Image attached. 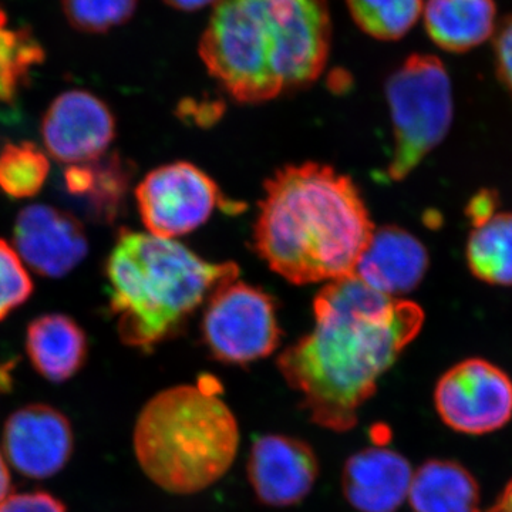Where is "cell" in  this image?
<instances>
[{
  "instance_id": "1",
  "label": "cell",
  "mask_w": 512,
  "mask_h": 512,
  "mask_svg": "<svg viewBox=\"0 0 512 512\" xmlns=\"http://www.w3.org/2000/svg\"><path fill=\"white\" fill-rule=\"evenodd\" d=\"M315 326L278 357L313 423L345 433L377 383L421 330L423 309L384 295L356 275L329 282L313 303Z\"/></svg>"
},
{
  "instance_id": "2",
  "label": "cell",
  "mask_w": 512,
  "mask_h": 512,
  "mask_svg": "<svg viewBox=\"0 0 512 512\" xmlns=\"http://www.w3.org/2000/svg\"><path fill=\"white\" fill-rule=\"evenodd\" d=\"M375 225L359 188L330 165H286L265 183L254 228L256 251L295 285L355 275Z\"/></svg>"
},
{
  "instance_id": "3",
  "label": "cell",
  "mask_w": 512,
  "mask_h": 512,
  "mask_svg": "<svg viewBox=\"0 0 512 512\" xmlns=\"http://www.w3.org/2000/svg\"><path fill=\"white\" fill-rule=\"evenodd\" d=\"M330 43L326 0H220L200 56L232 99L255 104L315 83Z\"/></svg>"
},
{
  "instance_id": "4",
  "label": "cell",
  "mask_w": 512,
  "mask_h": 512,
  "mask_svg": "<svg viewBox=\"0 0 512 512\" xmlns=\"http://www.w3.org/2000/svg\"><path fill=\"white\" fill-rule=\"evenodd\" d=\"M104 275L121 342L148 352L180 332L221 286L238 279L239 268L205 261L174 239L121 229Z\"/></svg>"
},
{
  "instance_id": "5",
  "label": "cell",
  "mask_w": 512,
  "mask_h": 512,
  "mask_svg": "<svg viewBox=\"0 0 512 512\" xmlns=\"http://www.w3.org/2000/svg\"><path fill=\"white\" fill-rule=\"evenodd\" d=\"M141 470L173 494H195L227 473L237 456V419L217 382L170 387L148 400L133 436Z\"/></svg>"
},
{
  "instance_id": "6",
  "label": "cell",
  "mask_w": 512,
  "mask_h": 512,
  "mask_svg": "<svg viewBox=\"0 0 512 512\" xmlns=\"http://www.w3.org/2000/svg\"><path fill=\"white\" fill-rule=\"evenodd\" d=\"M386 97L394 136L387 174L402 181L450 131L454 101L446 66L436 56L407 57L390 74Z\"/></svg>"
},
{
  "instance_id": "7",
  "label": "cell",
  "mask_w": 512,
  "mask_h": 512,
  "mask_svg": "<svg viewBox=\"0 0 512 512\" xmlns=\"http://www.w3.org/2000/svg\"><path fill=\"white\" fill-rule=\"evenodd\" d=\"M202 335L211 355L228 365L269 356L281 343L275 303L262 289L228 282L208 299Z\"/></svg>"
},
{
  "instance_id": "8",
  "label": "cell",
  "mask_w": 512,
  "mask_h": 512,
  "mask_svg": "<svg viewBox=\"0 0 512 512\" xmlns=\"http://www.w3.org/2000/svg\"><path fill=\"white\" fill-rule=\"evenodd\" d=\"M141 221L148 234L174 239L210 220L217 208L229 210L217 183L197 165L178 161L148 173L136 188Z\"/></svg>"
},
{
  "instance_id": "9",
  "label": "cell",
  "mask_w": 512,
  "mask_h": 512,
  "mask_svg": "<svg viewBox=\"0 0 512 512\" xmlns=\"http://www.w3.org/2000/svg\"><path fill=\"white\" fill-rule=\"evenodd\" d=\"M434 406L443 423L457 433H494L512 419V380L488 360H463L440 377Z\"/></svg>"
},
{
  "instance_id": "10",
  "label": "cell",
  "mask_w": 512,
  "mask_h": 512,
  "mask_svg": "<svg viewBox=\"0 0 512 512\" xmlns=\"http://www.w3.org/2000/svg\"><path fill=\"white\" fill-rule=\"evenodd\" d=\"M116 117L106 101L87 90H67L47 107L40 134L47 153L63 164L103 157L116 138Z\"/></svg>"
},
{
  "instance_id": "11",
  "label": "cell",
  "mask_w": 512,
  "mask_h": 512,
  "mask_svg": "<svg viewBox=\"0 0 512 512\" xmlns=\"http://www.w3.org/2000/svg\"><path fill=\"white\" fill-rule=\"evenodd\" d=\"M73 450L70 420L49 404L20 407L3 427V456L19 474L32 480L56 476L69 463Z\"/></svg>"
},
{
  "instance_id": "12",
  "label": "cell",
  "mask_w": 512,
  "mask_h": 512,
  "mask_svg": "<svg viewBox=\"0 0 512 512\" xmlns=\"http://www.w3.org/2000/svg\"><path fill=\"white\" fill-rule=\"evenodd\" d=\"M13 242L29 268L47 278L70 274L89 251L82 222L70 212L43 204L19 212Z\"/></svg>"
},
{
  "instance_id": "13",
  "label": "cell",
  "mask_w": 512,
  "mask_h": 512,
  "mask_svg": "<svg viewBox=\"0 0 512 512\" xmlns=\"http://www.w3.org/2000/svg\"><path fill=\"white\" fill-rule=\"evenodd\" d=\"M248 478L256 498L269 507L301 503L319 474L318 457L306 441L284 434L255 440L248 458Z\"/></svg>"
},
{
  "instance_id": "14",
  "label": "cell",
  "mask_w": 512,
  "mask_h": 512,
  "mask_svg": "<svg viewBox=\"0 0 512 512\" xmlns=\"http://www.w3.org/2000/svg\"><path fill=\"white\" fill-rule=\"evenodd\" d=\"M413 470L409 461L390 448L370 447L346 461L342 490L359 512H396L409 498Z\"/></svg>"
},
{
  "instance_id": "15",
  "label": "cell",
  "mask_w": 512,
  "mask_h": 512,
  "mask_svg": "<svg viewBox=\"0 0 512 512\" xmlns=\"http://www.w3.org/2000/svg\"><path fill=\"white\" fill-rule=\"evenodd\" d=\"M429 268V254L423 244L399 227L375 229L359 262L355 275L384 295L412 292L423 281Z\"/></svg>"
},
{
  "instance_id": "16",
  "label": "cell",
  "mask_w": 512,
  "mask_h": 512,
  "mask_svg": "<svg viewBox=\"0 0 512 512\" xmlns=\"http://www.w3.org/2000/svg\"><path fill=\"white\" fill-rule=\"evenodd\" d=\"M131 183V168L117 153L69 165L63 187L87 220L111 224L119 217Z\"/></svg>"
},
{
  "instance_id": "17",
  "label": "cell",
  "mask_w": 512,
  "mask_h": 512,
  "mask_svg": "<svg viewBox=\"0 0 512 512\" xmlns=\"http://www.w3.org/2000/svg\"><path fill=\"white\" fill-rule=\"evenodd\" d=\"M26 352L40 376L52 383H63L86 365L89 339L70 316L47 313L29 323Z\"/></svg>"
},
{
  "instance_id": "18",
  "label": "cell",
  "mask_w": 512,
  "mask_h": 512,
  "mask_svg": "<svg viewBox=\"0 0 512 512\" xmlns=\"http://www.w3.org/2000/svg\"><path fill=\"white\" fill-rule=\"evenodd\" d=\"M424 26L431 42L448 53H466L495 33L494 0H427Z\"/></svg>"
},
{
  "instance_id": "19",
  "label": "cell",
  "mask_w": 512,
  "mask_h": 512,
  "mask_svg": "<svg viewBox=\"0 0 512 512\" xmlns=\"http://www.w3.org/2000/svg\"><path fill=\"white\" fill-rule=\"evenodd\" d=\"M409 501L413 512H481L476 478L450 460H430L414 471Z\"/></svg>"
},
{
  "instance_id": "20",
  "label": "cell",
  "mask_w": 512,
  "mask_h": 512,
  "mask_svg": "<svg viewBox=\"0 0 512 512\" xmlns=\"http://www.w3.org/2000/svg\"><path fill=\"white\" fill-rule=\"evenodd\" d=\"M471 274L498 286H512V214L495 212L473 225L467 242Z\"/></svg>"
},
{
  "instance_id": "21",
  "label": "cell",
  "mask_w": 512,
  "mask_h": 512,
  "mask_svg": "<svg viewBox=\"0 0 512 512\" xmlns=\"http://www.w3.org/2000/svg\"><path fill=\"white\" fill-rule=\"evenodd\" d=\"M350 15L366 35L390 42L406 36L423 13V0H348Z\"/></svg>"
},
{
  "instance_id": "22",
  "label": "cell",
  "mask_w": 512,
  "mask_h": 512,
  "mask_svg": "<svg viewBox=\"0 0 512 512\" xmlns=\"http://www.w3.org/2000/svg\"><path fill=\"white\" fill-rule=\"evenodd\" d=\"M50 163L29 141L9 143L0 151V190L15 200L35 197L45 187Z\"/></svg>"
},
{
  "instance_id": "23",
  "label": "cell",
  "mask_w": 512,
  "mask_h": 512,
  "mask_svg": "<svg viewBox=\"0 0 512 512\" xmlns=\"http://www.w3.org/2000/svg\"><path fill=\"white\" fill-rule=\"evenodd\" d=\"M64 18L77 32L101 35L127 23L138 0H60Z\"/></svg>"
},
{
  "instance_id": "24",
  "label": "cell",
  "mask_w": 512,
  "mask_h": 512,
  "mask_svg": "<svg viewBox=\"0 0 512 512\" xmlns=\"http://www.w3.org/2000/svg\"><path fill=\"white\" fill-rule=\"evenodd\" d=\"M32 293L33 282L22 258L0 239V322L28 302Z\"/></svg>"
},
{
  "instance_id": "25",
  "label": "cell",
  "mask_w": 512,
  "mask_h": 512,
  "mask_svg": "<svg viewBox=\"0 0 512 512\" xmlns=\"http://www.w3.org/2000/svg\"><path fill=\"white\" fill-rule=\"evenodd\" d=\"M0 512H67L62 501L45 491L10 494L0 503Z\"/></svg>"
},
{
  "instance_id": "26",
  "label": "cell",
  "mask_w": 512,
  "mask_h": 512,
  "mask_svg": "<svg viewBox=\"0 0 512 512\" xmlns=\"http://www.w3.org/2000/svg\"><path fill=\"white\" fill-rule=\"evenodd\" d=\"M494 63L498 80L512 99V16H508L495 33Z\"/></svg>"
},
{
  "instance_id": "27",
  "label": "cell",
  "mask_w": 512,
  "mask_h": 512,
  "mask_svg": "<svg viewBox=\"0 0 512 512\" xmlns=\"http://www.w3.org/2000/svg\"><path fill=\"white\" fill-rule=\"evenodd\" d=\"M497 205V195L494 192L483 191L470 201L467 207V215L470 217L473 225H476L478 222L487 220L488 217L495 214L497 212Z\"/></svg>"
},
{
  "instance_id": "28",
  "label": "cell",
  "mask_w": 512,
  "mask_h": 512,
  "mask_svg": "<svg viewBox=\"0 0 512 512\" xmlns=\"http://www.w3.org/2000/svg\"><path fill=\"white\" fill-rule=\"evenodd\" d=\"M168 6L184 12H197L205 6L217 5L220 0H164Z\"/></svg>"
},
{
  "instance_id": "29",
  "label": "cell",
  "mask_w": 512,
  "mask_h": 512,
  "mask_svg": "<svg viewBox=\"0 0 512 512\" xmlns=\"http://www.w3.org/2000/svg\"><path fill=\"white\" fill-rule=\"evenodd\" d=\"M484 512H512V480L505 485L497 500Z\"/></svg>"
},
{
  "instance_id": "30",
  "label": "cell",
  "mask_w": 512,
  "mask_h": 512,
  "mask_svg": "<svg viewBox=\"0 0 512 512\" xmlns=\"http://www.w3.org/2000/svg\"><path fill=\"white\" fill-rule=\"evenodd\" d=\"M10 488H12V478H10L9 464L0 450V503L10 495Z\"/></svg>"
}]
</instances>
